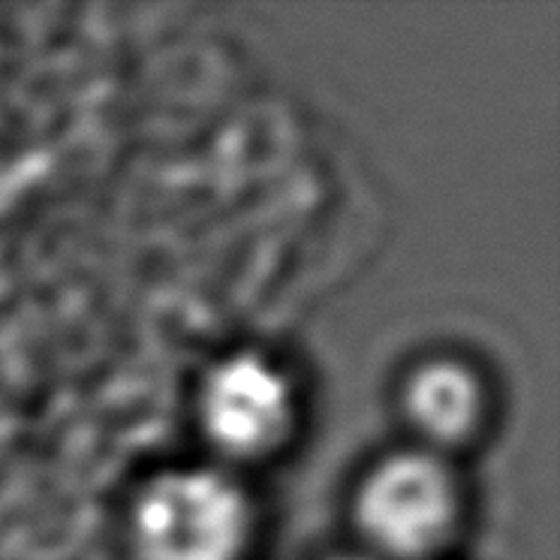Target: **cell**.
<instances>
[{
	"mask_svg": "<svg viewBox=\"0 0 560 560\" xmlns=\"http://www.w3.org/2000/svg\"><path fill=\"white\" fill-rule=\"evenodd\" d=\"M244 539V494L214 470H170L151 479L136 500L139 560H238Z\"/></svg>",
	"mask_w": 560,
	"mask_h": 560,
	"instance_id": "6da1fadb",
	"label": "cell"
},
{
	"mask_svg": "<svg viewBox=\"0 0 560 560\" xmlns=\"http://www.w3.org/2000/svg\"><path fill=\"white\" fill-rule=\"evenodd\" d=\"M458 494L446 464L425 452L380 462L355 498V518L371 546L395 560L428 558L450 536Z\"/></svg>",
	"mask_w": 560,
	"mask_h": 560,
	"instance_id": "7a4b0ae2",
	"label": "cell"
},
{
	"mask_svg": "<svg viewBox=\"0 0 560 560\" xmlns=\"http://www.w3.org/2000/svg\"><path fill=\"white\" fill-rule=\"evenodd\" d=\"M199 419L223 455L259 458L290 434L293 392L262 355H230L208 371L199 392Z\"/></svg>",
	"mask_w": 560,
	"mask_h": 560,
	"instance_id": "3957f363",
	"label": "cell"
},
{
	"mask_svg": "<svg viewBox=\"0 0 560 560\" xmlns=\"http://www.w3.org/2000/svg\"><path fill=\"white\" fill-rule=\"evenodd\" d=\"M404 410L410 425L434 446H455L482 419V386L470 368L452 359H434L407 380Z\"/></svg>",
	"mask_w": 560,
	"mask_h": 560,
	"instance_id": "277c9868",
	"label": "cell"
}]
</instances>
